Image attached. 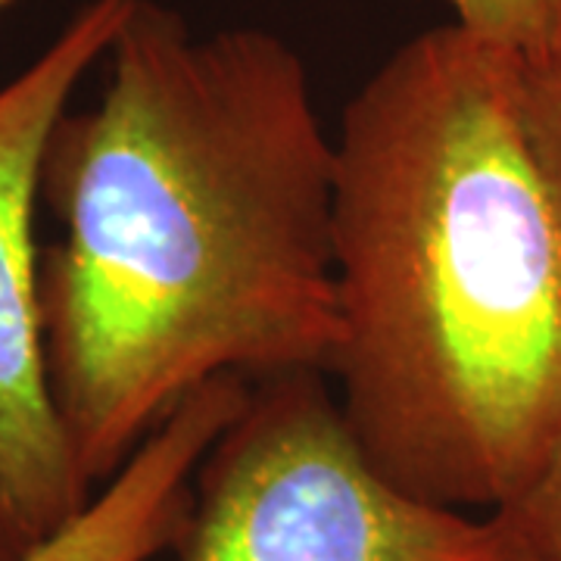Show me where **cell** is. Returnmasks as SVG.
Returning <instances> with one entry per match:
<instances>
[{
    "mask_svg": "<svg viewBox=\"0 0 561 561\" xmlns=\"http://www.w3.org/2000/svg\"><path fill=\"white\" fill-rule=\"evenodd\" d=\"M515 84L534 144L561 179V32L546 50L515 60Z\"/></svg>",
    "mask_w": 561,
    "mask_h": 561,
    "instance_id": "cell-7",
    "label": "cell"
},
{
    "mask_svg": "<svg viewBox=\"0 0 561 561\" xmlns=\"http://www.w3.org/2000/svg\"><path fill=\"white\" fill-rule=\"evenodd\" d=\"M253 383L221 375L197 387L50 540L22 561H150L175 549L209 446L241 415Z\"/></svg>",
    "mask_w": 561,
    "mask_h": 561,
    "instance_id": "cell-5",
    "label": "cell"
},
{
    "mask_svg": "<svg viewBox=\"0 0 561 561\" xmlns=\"http://www.w3.org/2000/svg\"><path fill=\"white\" fill-rule=\"evenodd\" d=\"M106 57L41 162L47 381L91 486L206 381L331 375L341 350L337 150L300 54L131 0Z\"/></svg>",
    "mask_w": 561,
    "mask_h": 561,
    "instance_id": "cell-1",
    "label": "cell"
},
{
    "mask_svg": "<svg viewBox=\"0 0 561 561\" xmlns=\"http://www.w3.org/2000/svg\"><path fill=\"white\" fill-rule=\"evenodd\" d=\"M334 150L343 421L405 493L496 512L561 446V179L515 57L421 32L346 103Z\"/></svg>",
    "mask_w": 561,
    "mask_h": 561,
    "instance_id": "cell-2",
    "label": "cell"
},
{
    "mask_svg": "<svg viewBox=\"0 0 561 561\" xmlns=\"http://www.w3.org/2000/svg\"><path fill=\"white\" fill-rule=\"evenodd\" d=\"M181 561H530L493 512L387 481L316 371L256 381L194 474Z\"/></svg>",
    "mask_w": 561,
    "mask_h": 561,
    "instance_id": "cell-3",
    "label": "cell"
},
{
    "mask_svg": "<svg viewBox=\"0 0 561 561\" xmlns=\"http://www.w3.org/2000/svg\"><path fill=\"white\" fill-rule=\"evenodd\" d=\"M10 3H13V0H0V10H7Z\"/></svg>",
    "mask_w": 561,
    "mask_h": 561,
    "instance_id": "cell-9",
    "label": "cell"
},
{
    "mask_svg": "<svg viewBox=\"0 0 561 561\" xmlns=\"http://www.w3.org/2000/svg\"><path fill=\"white\" fill-rule=\"evenodd\" d=\"M128 10L131 0L84 3L0 88V561H22L91 502L47 381L35 203L47 140Z\"/></svg>",
    "mask_w": 561,
    "mask_h": 561,
    "instance_id": "cell-4",
    "label": "cell"
},
{
    "mask_svg": "<svg viewBox=\"0 0 561 561\" xmlns=\"http://www.w3.org/2000/svg\"><path fill=\"white\" fill-rule=\"evenodd\" d=\"M453 25L502 54L527 60L561 32V0H449Z\"/></svg>",
    "mask_w": 561,
    "mask_h": 561,
    "instance_id": "cell-6",
    "label": "cell"
},
{
    "mask_svg": "<svg viewBox=\"0 0 561 561\" xmlns=\"http://www.w3.org/2000/svg\"><path fill=\"white\" fill-rule=\"evenodd\" d=\"M530 561H561V446L522 496L496 508Z\"/></svg>",
    "mask_w": 561,
    "mask_h": 561,
    "instance_id": "cell-8",
    "label": "cell"
}]
</instances>
